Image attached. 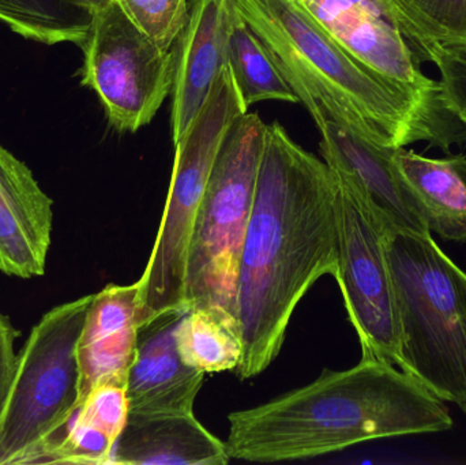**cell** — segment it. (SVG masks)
<instances>
[{
  "mask_svg": "<svg viewBox=\"0 0 466 465\" xmlns=\"http://www.w3.org/2000/svg\"><path fill=\"white\" fill-rule=\"evenodd\" d=\"M339 180L325 161L296 144L284 126L268 125L238 280L241 379L279 357L304 295L334 276Z\"/></svg>",
  "mask_w": 466,
  "mask_h": 465,
  "instance_id": "1",
  "label": "cell"
},
{
  "mask_svg": "<svg viewBox=\"0 0 466 465\" xmlns=\"http://www.w3.org/2000/svg\"><path fill=\"white\" fill-rule=\"evenodd\" d=\"M233 460L281 463L319 458L353 445L453 428L446 401L397 366L361 358L273 401L229 415Z\"/></svg>",
  "mask_w": 466,
  "mask_h": 465,
  "instance_id": "2",
  "label": "cell"
},
{
  "mask_svg": "<svg viewBox=\"0 0 466 465\" xmlns=\"http://www.w3.org/2000/svg\"><path fill=\"white\" fill-rule=\"evenodd\" d=\"M238 5L271 55L330 93L370 141L388 147L424 141L448 152L466 142V126L451 111L427 106L361 65L300 0H238Z\"/></svg>",
  "mask_w": 466,
  "mask_h": 465,
  "instance_id": "3",
  "label": "cell"
},
{
  "mask_svg": "<svg viewBox=\"0 0 466 465\" xmlns=\"http://www.w3.org/2000/svg\"><path fill=\"white\" fill-rule=\"evenodd\" d=\"M399 369L446 403L466 400V272L431 234L390 231Z\"/></svg>",
  "mask_w": 466,
  "mask_h": 465,
  "instance_id": "4",
  "label": "cell"
},
{
  "mask_svg": "<svg viewBox=\"0 0 466 465\" xmlns=\"http://www.w3.org/2000/svg\"><path fill=\"white\" fill-rule=\"evenodd\" d=\"M268 125L241 115L229 128L197 215L186 268V308L238 321L241 248L251 217Z\"/></svg>",
  "mask_w": 466,
  "mask_h": 465,
  "instance_id": "5",
  "label": "cell"
},
{
  "mask_svg": "<svg viewBox=\"0 0 466 465\" xmlns=\"http://www.w3.org/2000/svg\"><path fill=\"white\" fill-rule=\"evenodd\" d=\"M93 294L41 317L19 354L0 414V465L37 464L79 409L76 346Z\"/></svg>",
  "mask_w": 466,
  "mask_h": 465,
  "instance_id": "6",
  "label": "cell"
},
{
  "mask_svg": "<svg viewBox=\"0 0 466 465\" xmlns=\"http://www.w3.org/2000/svg\"><path fill=\"white\" fill-rule=\"evenodd\" d=\"M227 65L204 108L175 144L166 209L144 275L138 280V327L186 308V268L197 215L229 128L246 114Z\"/></svg>",
  "mask_w": 466,
  "mask_h": 465,
  "instance_id": "7",
  "label": "cell"
},
{
  "mask_svg": "<svg viewBox=\"0 0 466 465\" xmlns=\"http://www.w3.org/2000/svg\"><path fill=\"white\" fill-rule=\"evenodd\" d=\"M81 85L100 98L109 125L136 133L172 92L174 55L137 26L116 2L93 14L82 44Z\"/></svg>",
  "mask_w": 466,
  "mask_h": 465,
  "instance_id": "8",
  "label": "cell"
},
{
  "mask_svg": "<svg viewBox=\"0 0 466 465\" xmlns=\"http://www.w3.org/2000/svg\"><path fill=\"white\" fill-rule=\"evenodd\" d=\"M273 59L317 123L322 136L320 152L330 169L358 194L389 232L431 234L394 163L397 147H382L361 136L330 93L287 63Z\"/></svg>",
  "mask_w": 466,
  "mask_h": 465,
  "instance_id": "9",
  "label": "cell"
},
{
  "mask_svg": "<svg viewBox=\"0 0 466 465\" xmlns=\"http://www.w3.org/2000/svg\"><path fill=\"white\" fill-rule=\"evenodd\" d=\"M336 177L339 250L334 278L360 340L363 358L385 360L399 368V318L386 257L389 231L358 194L339 175Z\"/></svg>",
  "mask_w": 466,
  "mask_h": 465,
  "instance_id": "10",
  "label": "cell"
},
{
  "mask_svg": "<svg viewBox=\"0 0 466 465\" xmlns=\"http://www.w3.org/2000/svg\"><path fill=\"white\" fill-rule=\"evenodd\" d=\"M238 0H187L185 24L172 45L171 128L174 145L193 125L228 65V44Z\"/></svg>",
  "mask_w": 466,
  "mask_h": 465,
  "instance_id": "11",
  "label": "cell"
},
{
  "mask_svg": "<svg viewBox=\"0 0 466 465\" xmlns=\"http://www.w3.org/2000/svg\"><path fill=\"white\" fill-rule=\"evenodd\" d=\"M54 229V201L26 164L0 145V272L40 278Z\"/></svg>",
  "mask_w": 466,
  "mask_h": 465,
  "instance_id": "12",
  "label": "cell"
},
{
  "mask_svg": "<svg viewBox=\"0 0 466 465\" xmlns=\"http://www.w3.org/2000/svg\"><path fill=\"white\" fill-rule=\"evenodd\" d=\"M187 310H171L138 328L127 377L130 414H193L205 373L183 362L177 329Z\"/></svg>",
  "mask_w": 466,
  "mask_h": 465,
  "instance_id": "13",
  "label": "cell"
},
{
  "mask_svg": "<svg viewBox=\"0 0 466 465\" xmlns=\"http://www.w3.org/2000/svg\"><path fill=\"white\" fill-rule=\"evenodd\" d=\"M138 281L109 284L93 294L76 346L79 407L96 385L117 382L127 387L138 339Z\"/></svg>",
  "mask_w": 466,
  "mask_h": 465,
  "instance_id": "14",
  "label": "cell"
},
{
  "mask_svg": "<svg viewBox=\"0 0 466 465\" xmlns=\"http://www.w3.org/2000/svg\"><path fill=\"white\" fill-rule=\"evenodd\" d=\"M226 442L193 414H128L111 464L226 465Z\"/></svg>",
  "mask_w": 466,
  "mask_h": 465,
  "instance_id": "15",
  "label": "cell"
},
{
  "mask_svg": "<svg viewBox=\"0 0 466 465\" xmlns=\"http://www.w3.org/2000/svg\"><path fill=\"white\" fill-rule=\"evenodd\" d=\"M394 163L429 231L442 239L465 242L466 156L430 158L397 147Z\"/></svg>",
  "mask_w": 466,
  "mask_h": 465,
  "instance_id": "16",
  "label": "cell"
},
{
  "mask_svg": "<svg viewBox=\"0 0 466 465\" xmlns=\"http://www.w3.org/2000/svg\"><path fill=\"white\" fill-rule=\"evenodd\" d=\"M177 346L183 362L205 374L236 370L243 357L238 325L208 308L186 311L177 325Z\"/></svg>",
  "mask_w": 466,
  "mask_h": 465,
  "instance_id": "17",
  "label": "cell"
},
{
  "mask_svg": "<svg viewBox=\"0 0 466 465\" xmlns=\"http://www.w3.org/2000/svg\"><path fill=\"white\" fill-rule=\"evenodd\" d=\"M228 66L247 108L260 101L298 104V96L277 67L263 41L238 14L229 37Z\"/></svg>",
  "mask_w": 466,
  "mask_h": 465,
  "instance_id": "18",
  "label": "cell"
},
{
  "mask_svg": "<svg viewBox=\"0 0 466 465\" xmlns=\"http://www.w3.org/2000/svg\"><path fill=\"white\" fill-rule=\"evenodd\" d=\"M0 21L14 32L44 44L86 40L92 14L63 0H0Z\"/></svg>",
  "mask_w": 466,
  "mask_h": 465,
  "instance_id": "19",
  "label": "cell"
},
{
  "mask_svg": "<svg viewBox=\"0 0 466 465\" xmlns=\"http://www.w3.org/2000/svg\"><path fill=\"white\" fill-rule=\"evenodd\" d=\"M435 45L466 44V0H397Z\"/></svg>",
  "mask_w": 466,
  "mask_h": 465,
  "instance_id": "20",
  "label": "cell"
},
{
  "mask_svg": "<svg viewBox=\"0 0 466 465\" xmlns=\"http://www.w3.org/2000/svg\"><path fill=\"white\" fill-rule=\"evenodd\" d=\"M161 48L171 49L185 24L187 0H115Z\"/></svg>",
  "mask_w": 466,
  "mask_h": 465,
  "instance_id": "21",
  "label": "cell"
},
{
  "mask_svg": "<svg viewBox=\"0 0 466 465\" xmlns=\"http://www.w3.org/2000/svg\"><path fill=\"white\" fill-rule=\"evenodd\" d=\"M432 63L440 70L441 92L446 106L466 126V44L438 45Z\"/></svg>",
  "mask_w": 466,
  "mask_h": 465,
  "instance_id": "22",
  "label": "cell"
},
{
  "mask_svg": "<svg viewBox=\"0 0 466 465\" xmlns=\"http://www.w3.org/2000/svg\"><path fill=\"white\" fill-rule=\"evenodd\" d=\"M18 338L19 332L11 324L8 317L0 313V414L15 370L16 355L14 346Z\"/></svg>",
  "mask_w": 466,
  "mask_h": 465,
  "instance_id": "23",
  "label": "cell"
},
{
  "mask_svg": "<svg viewBox=\"0 0 466 465\" xmlns=\"http://www.w3.org/2000/svg\"><path fill=\"white\" fill-rule=\"evenodd\" d=\"M63 2L76 5V7L87 11V13L93 15V14L97 13V11L103 10L104 7L111 5L114 0H63Z\"/></svg>",
  "mask_w": 466,
  "mask_h": 465,
  "instance_id": "24",
  "label": "cell"
},
{
  "mask_svg": "<svg viewBox=\"0 0 466 465\" xmlns=\"http://www.w3.org/2000/svg\"><path fill=\"white\" fill-rule=\"evenodd\" d=\"M460 409H462V411H464V412H465V414H466V400L464 401V404H462V406H461V407H460Z\"/></svg>",
  "mask_w": 466,
  "mask_h": 465,
  "instance_id": "25",
  "label": "cell"
}]
</instances>
